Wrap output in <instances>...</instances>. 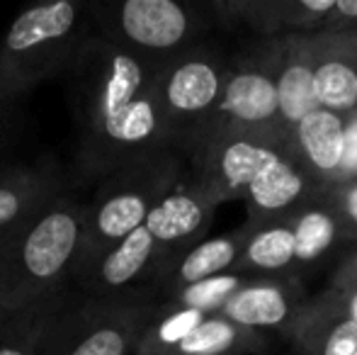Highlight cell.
Segmentation results:
<instances>
[{"instance_id":"5bb4252c","label":"cell","mask_w":357,"mask_h":355,"mask_svg":"<svg viewBox=\"0 0 357 355\" xmlns=\"http://www.w3.org/2000/svg\"><path fill=\"white\" fill-rule=\"evenodd\" d=\"M63 192H68L63 176L49 158L0 166V239L20 232Z\"/></svg>"},{"instance_id":"277c9868","label":"cell","mask_w":357,"mask_h":355,"mask_svg":"<svg viewBox=\"0 0 357 355\" xmlns=\"http://www.w3.org/2000/svg\"><path fill=\"white\" fill-rule=\"evenodd\" d=\"M90 32V3L54 0L22 10L0 42V100L15 105L34 88L66 78Z\"/></svg>"},{"instance_id":"8fae6325","label":"cell","mask_w":357,"mask_h":355,"mask_svg":"<svg viewBox=\"0 0 357 355\" xmlns=\"http://www.w3.org/2000/svg\"><path fill=\"white\" fill-rule=\"evenodd\" d=\"M306 299L309 294L294 278H250L219 314L243 328L287 341Z\"/></svg>"},{"instance_id":"4fadbf2b","label":"cell","mask_w":357,"mask_h":355,"mask_svg":"<svg viewBox=\"0 0 357 355\" xmlns=\"http://www.w3.org/2000/svg\"><path fill=\"white\" fill-rule=\"evenodd\" d=\"M216 207L219 204L195 183L192 176L185 178L173 192L160 199L158 207L146 219V229L158 243L163 263L204 241Z\"/></svg>"},{"instance_id":"484cf974","label":"cell","mask_w":357,"mask_h":355,"mask_svg":"<svg viewBox=\"0 0 357 355\" xmlns=\"http://www.w3.org/2000/svg\"><path fill=\"white\" fill-rule=\"evenodd\" d=\"M275 355H296V353H294V351H291V348H289V346H287V348H284V351H282V353H275Z\"/></svg>"},{"instance_id":"8992f818","label":"cell","mask_w":357,"mask_h":355,"mask_svg":"<svg viewBox=\"0 0 357 355\" xmlns=\"http://www.w3.org/2000/svg\"><path fill=\"white\" fill-rule=\"evenodd\" d=\"M90 20L98 34L155 66L202 44L214 24L209 5L180 0L90 3Z\"/></svg>"},{"instance_id":"7a4b0ae2","label":"cell","mask_w":357,"mask_h":355,"mask_svg":"<svg viewBox=\"0 0 357 355\" xmlns=\"http://www.w3.org/2000/svg\"><path fill=\"white\" fill-rule=\"evenodd\" d=\"M190 176L214 199H243L250 227L289 222L321 192L275 146L238 129H216L190 139L183 149Z\"/></svg>"},{"instance_id":"52a82bcc","label":"cell","mask_w":357,"mask_h":355,"mask_svg":"<svg viewBox=\"0 0 357 355\" xmlns=\"http://www.w3.org/2000/svg\"><path fill=\"white\" fill-rule=\"evenodd\" d=\"M153 297L88 299L73 294L49 326L39 355H137Z\"/></svg>"},{"instance_id":"5b68a950","label":"cell","mask_w":357,"mask_h":355,"mask_svg":"<svg viewBox=\"0 0 357 355\" xmlns=\"http://www.w3.org/2000/svg\"><path fill=\"white\" fill-rule=\"evenodd\" d=\"M185 180V156L165 149L124 163L98 183L85 204V236L75 268L142 229L158 202Z\"/></svg>"},{"instance_id":"603a6c76","label":"cell","mask_w":357,"mask_h":355,"mask_svg":"<svg viewBox=\"0 0 357 355\" xmlns=\"http://www.w3.org/2000/svg\"><path fill=\"white\" fill-rule=\"evenodd\" d=\"M331 287L338 289V292H355L357 289V251L348 253V256L338 263Z\"/></svg>"},{"instance_id":"ba28073f","label":"cell","mask_w":357,"mask_h":355,"mask_svg":"<svg viewBox=\"0 0 357 355\" xmlns=\"http://www.w3.org/2000/svg\"><path fill=\"white\" fill-rule=\"evenodd\" d=\"M229 73L231 63L207 42L158 66V103L178 151L214 114Z\"/></svg>"},{"instance_id":"9c48e42d","label":"cell","mask_w":357,"mask_h":355,"mask_svg":"<svg viewBox=\"0 0 357 355\" xmlns=\"http://www.w3.org/2000/svg\"><path fill=\"white\" fill-rule=\"evenodd\" d=\"M160 268H163V253L144 224L127 239L102 251L98 258L75 268L71 287L75 294L88 299H155L153 285Z\"/></svg>"},{"instance_id":"9a60e30c","label":"cell","mask_w":357,"mask_h":355,"mask_svg":"<svg viewBox=\"0 0 357 355\" xmlns=\"http://www.w3.org/2000/svg\"><path fill=\"white\" fill-rule=\"evenodd\" d=\"M287 346L296 355H357V319L335 289L309 294Z\"/></svg>"},{"instance_id":"7402d4cb","label":"cell","mask_w":357,"mask_h":355,"mask_svg":"<svg viewBox=\"0 0 357 355\" xmlns=\"http://www.w3.org/2000/svg\"><path fill=\"white\" fill-rule=\"evenodd\" d=\"M248 280H250L248 275H241V273L219 275V278L204 280V282L183 289L180 294L165 299V302L178 304V307H183V309H197V312H204V314H219L221 307H224Z\"/></svg>"},{"instance_id":"30bf717a","label":"cell","mask_w":357,"mask_h":355,"mask_svg":"<svg viewBox=\"0 0 357 355\" xmlns=\"http://www.w3.org/2000/svg\"><path fill=\"white\" fill-rule=\"evenodd\" d=\"M216 129H238V132L284 129L280 124L278 83L273 73L265 68H231L214 114L190 139L204 132H216Z\"/></svg>"},{"instance_id":"3957f363","label":"cell","mask_w":357,"mask_h":355,"mask_svg":"<svg viewBox=\"0 0 357 355\" xmlns=\"http://www.w3.org/2000/svg\"><path fill=\"white\" fill-rule=\"evenodd\" d=\"M85 236V204L63 192L27 222L0 256V317L71 289Z\"/></svg>"},{"instance_id":"e0dca14e","label":"cell","mask_w":357,"mask_h":355,"mask_svg":"<svg viewBox=\"0 0 357 355\" xmlns=\"http://www.w3.org/2000/svg\"><path fill=\"white\" fill-rule=\"evenodd\" d=\"M316 47L311 39L289 34L282 49V59L275 66V83H278L280 100V124L284 129H294L301 119L321 109L314 88Z\"/></svg>"},{"instance_id":"cb8c5ba5","label":"cell","mask_w":357,"mask_h":355,"mask_svg":"<svg viewBox=\"0 0 357 355\" xmlns=\"http://www.w3.org/2000/svg\"><path fill=\"white\" fill-rule=\"evenodd\" d=\"M331 289H333V287H331ZM335 292H338V289H335ZM338 294L343 297V302H345V307H348V312L357 319V289H355V292H338Z\"/></svg>"},{"instance_id":"6da1fadb","label":"cell","mask_w":357,"mask_h":355,"mask_svg":"<svg viewBox=\"0 0 357 355\" xmlns=\"http://www.w3.org/2000/svg\"><path fill=\"white\" fill-rule=\"evenodd\" d=\"M158 66L93 32L66 73L78 129L80 180H105L124 163L178 149L155 88Z\"/></svg>"},{"instance_id":"d4e9b609","label":"cell","mask_w":357,"mask_h":355,"mask_svg":"<svg viewBox=\"0 0 357 355\" xmlns=\"http://www.w3.org/2000/svg\"><path fill=\"white\" fill-rule=\"evenodd\" d=\"M15 234H17V232H15ZM15 234H13V236H15ZM13 236H8V239H0V256H3V253H5V248L10 246V239H13Z\"/></svg>"},{"instance_id":"d6986e66","label":"cell","mask_w":357,"mask_h":355,"mask_svg":"<svg viewBox=\"0 0 357 355\" xmlns=\"http://www.w3.org/2000/svg\"><path fill=\"white\" fill-rule=\"evenodd\" d=\"M314 88L321 109L340 117L357 109V39L340 42L331 52L316 47Z\"/></svg>"},{"instance_id":"2e32d148","label":"cell","mask_w":357,"mask_h":355,"mask_svg":"<svg viewBox=\"0 0 357 355\" xmlns=\"http://www.w3.org/2000/svg\"><path fill=\"white\" fill-rule=\"evenodd\" d=\"M245 243V229L241 227L238 232H231L226 236L204 239L195 243L180 256L170 258L163 263L158 278L153 285V294L158 302L175 297L183 289L199 285L204 280L219 278V275L238 273V263L243 256Z\"/></svg>"},{"instance_id":"7c38bea8","label":"cell","mask_w":357,"mask_h":355,"mask_svg":"<svg viewBox=\"0 0 357 355\" xmlns=\"http://www.w3.org/2000/svg\"><path fill=\"white\" fill-rule=\"evenodd\" d=\"M345 139L348 119L328 109H316L291 129L287 158L319 192H326L340 180Z\"/></svg>"},{"instance_id":"ac0fdd59","label":"cell","mask_w":357,"mask_h":355,"mask_svg":"<svg viewBox=\"0 0 357 355\" xmlns=\"http://www.w3.org/2000/svg\"><path fill=\"white\" fill-rule=\"evenodd\" d=\"M245 229L243 256L238 273L248 278H294L296 270V239L289 222L263 224Z\"/></svg>"},{"instance_id":"4316f807","label":"cell","mask_w":357,"mask_h":355,"mask_svg":"<svg viewBox=\"0 0 357 355\" xmlns=\"http://www.w3.org/2000/svg\"><path fill=\"white\" fill-rule=\"evenodd\" d=\"M273 355H275V353H273Z\"/></svg>"},{"instance_id":"44dd1931","label":"cell","mask_w":357,"mask_h":355,"mask_svg":"<svg viewBox=\"0 0 357 355\" xmlns=\"http://www.w3.org/2000/svg\"><path fill=\"white\" fill-rule=\"evenodd\" d=\"M73 289L59 297L44 299L34 307L0 317V355H39L49 326L71 302Z\"/></svg>"},{"instance_id":"ffe728a7","label":"cell","mask_w":357,"mask_h":355,"mask_svg":"<svg viewBox=\"0 0 357 355\" xmlns=\"http://www.w3.org/2000/svg\"><path fill=\"white\" fill-rule=\"evenodd\" d=\"M296 239V268H311L328 258L345 241L335 209L324 197H316L289 219Z\"/></svg>"}]
</instances>
